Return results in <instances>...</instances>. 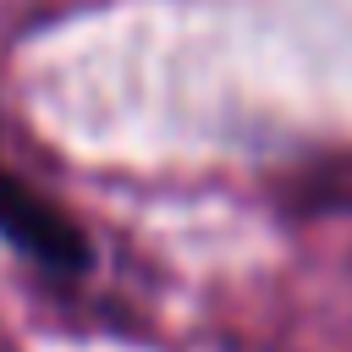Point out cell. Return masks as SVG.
Masks as SVG:
<instances>
[{"instance_id":"cell-1","label":"cell","mask_w":352,"mask_h":352,"mask_svg":"<svg viewBox=\"0 0 352 352\" xmlns=\"http://www.w3.org/2000/svg\"><path fill=\"white\" fill-rule=\"evenodd\" d=\"M0 236L38 270H55V275L88 270V236L66 220V209L55 198L28 187L6 160H0Z\"/></svg>"}]
</instances>
